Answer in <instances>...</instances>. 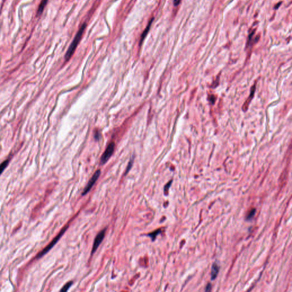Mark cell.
Wrapping results in <instances>:
<instances>
[{
	"label": "cell",
	"mask_w": 292,
	"mask_h": 292,
	"mask_svg": "<svg viewBox=\"0 0 292 292\" xmlns=\"http://www.w3.org/2000/svg\"><path fill=\"white\" fill-rule=\"evenodd\" d=\"M154 18H151V20L150 21V22L148 23L147 26H146V29H145V31H143V33H142V34L141 36V38H140V44H139L140 46L142 45V44L144 39L146 38V37L147 36L148 31L150 30L151 25H152V23H153V21H154Z\"/></svg>",
	"instance_id": "obj_7"
},
{
	"label": "cell",
	"mask_w": 292,
	"mask_h": 292,
	"mask_svg": "<svg viewBox=\"0 0 292 292\" xmlns=\"http://www.w3.org/2000/svg\"><path fill=\"white\" fill-rule=\"evenodd\" d=\"M161 233V229H158V230H156L155 231H154V232L150 233H148L147 235V236H149L150 238H151L152 241H154L156 237L160 235Z\"/></svg>",
	"instance_id": "obj_10"
},
{
	"label": "cell",
	"mask_w": 292,
	"mask_h": 292,
	"mask_svg": "<svg viewBox=\"0 0 292 292\" xmlns=\"http://www.w3.org/2000/svg\"><path fill=\"white\" fill-rule=\"evenodd\" d=\"M86 28V24L84 23L82 26L80 28L79 30L77 32V34L76 35L74 38L73 39V42H71V45H70L69 47L65 54V58L66 61H68L71 58L73 55L74 53L77 46L78 45L81 39L82 38V35L84 34V32L85 31V29Z\"/></svg>",
	"instance_id": "obj_1"
},
{
	"label": "cell",
	"mask_w": 292,
	"mask_h": 292,
	"mask_svg": "<svg viewBox=\"0 0 292 292\" xmlns=\"http://www.w3.org/2000/svg\"><path fill=\"white\" fill-rule=\"evenodd\" d=\"M100 134L99 133L98 131H97L96 133H95V135H94V138L96 139V140H99L100 138Z\"/></svg>",
	"instance_id": "obj_16"
},
{
	"label": "cell",
	"mask_w": 292,
	"mask_h": 292,
	"mask_svg": "<svg viewBox=\"0 0 292 292\" xmlns=\"http://www.w3.org/2000/svg\"><path fill=\"white\" fill-rule=\"evenodd\" d=\"M100 174H101V171H100V169H98L96 171V172L94 174L92 177H91V179L89 181L88 183L85 187V189L84 190L82 193V196H85L90 191V190L92 189V187L94 186V185L95 184V183L97 182V181L98 180L99 177H100Z\"/></svg>",
	"instance_id": "obj_4"
},
{
	"label": "cell",
	"mask_w": 292,
	"mask_h": 292,
	"mask_svg": "<svg viewBox=\"0 0 292 292\" xmlns=\"http://www.w3.org/2000/svg\"><path fill=\"white\" fill-rule=\"evenodd\" d=\"M73 284V281H69V282L67 283L63 286V288H62L60 291L62 292H67L69 289L72 286Z\"/></svg>",
	"instance_id": "obj_12"
},
{
	"label": "cell",
	"mask_w": 292,
	"mask_h": 292,
	"mask_svg": "<svg viewBox=\"0 0 292 292\" xmlns=\"http://www.w3.org/2000/svg\"><path fill=\"white\" fill-rule=\"evenodd\" d=\"M211 291V284H208L207 286V288H206V292H209Z\"/></svg>",
	"instance_id": "obj_18"
},
{
	"label": "cell",
	"mask_w": 292,
	"mask_h": 292,
	"mask_svg": "<svg viewBox=\"0 0 292 292\" xmlns=\"http://www.w3.org/2000/svg\"><path fill=\"white\" fill-rule=\"evenodd\" d=\"M255 213H256V209H252L249 213V214L246 217V220H251L253 217H254V215H255Z\"/></svg>",
	"instance_id": "obj_13"
},
{
	"label": "cell",
	"mask_w": 292,
	"mask_h": 292,
	"mask_svg": "<svg viewBox=\"0 0 292 292\" xmlns=\"http://www.w3.org/2000/svg\"><path fill=\"white\" fill-rule=\"evenodd\" d=\"M106 228H105L104 230L100 231L97 235L96 236L95 238L94 239L93 246H92V255L93 254H95L99 246L101 244L102 242L103 241V239L105 237V234H106Z\"/></svg>",
	"instance_id": "obj_5"
},
{
	"label": "cell",
	"mask_w": 292,
	"mask_h": 292,
	"mask_svg": "<svg viewBox=\"0 0 292 292\" xmlns=\"http://www.w3.org/2000/svg\"><path fill=\"white\" fill-rule=\"evenodd\" d=\"M181 1L182 0H174V6L175 7H177L180 4Z\"/></svg>",
	"instance_id": "obj_17"
},
{
	"label": "cell",
	"mask_w": 292,
	"mask_h": 292,
	"mask_svg": "<svg viewBox=\"0 0 292 292\" xmlns=\"http://www.w3.org/2000/svg\"><path fill=\"white\" fill-rule=\"evenodd\" d=\"M69 227V225H66L65 227H63L61 231H60V232L58 233V235L52 241V242L46 246L45 248H44L41 252H39L37 256V259H39V258H41L42 257V256H44L45 254H47L50 249H52L53 248V247L57 243V242L60 240V239L61 238L62 236L63 235V234L65 233V232H66V231L68 230Z\"/></svg>",
	"instance_id": "obj_2"
},
{
	"label": "cell",
	"mask_w": 292,
	"mask_h": 292,
	"mask_svg": "<svg viewBox=\"0 0 292 292\" xmlns=\"http://www.w3.org/2000/svg\"><path fill=\"white\" fill-rule=\"evenodd\" d=\"M115 143L114 142H111L108 146L107 148L106 149L104 153L102 155L101 158H100V164L101 165H104L110 159L111 156L114 152L115 150Z\"/></svg>",
	"instance_id": "obj_3"
},
{
	"label": "cell",
	"mask_w": 292,
	"mask_h": 292,
	"mask_svg": "<svg viewBox=\"0 0 292 292\" xmlns=\"http://www.w3.org/2000/svg\"><path fill=\"white\" fill-rule=\"evenodd\" d=\"M256 84H254V86L252 87V88L251 89V93H250V95L248 97V98L246 100V101L245 102L244 104L243 105V107H242V109L244 111H246V110L248 109V107L249 106V104L251 102V100H252L253 98H254V92L256 91Z\"/></svg>",
	"instance_id": "obj_6"
},
{
	"label": "cell",
	"mask_w": 292,
	"mask_h": 292,
	"mask_svg": "<svg viewBox=\"0 0 292 292\" xmlns=\"http://www.w3.org/2000/svg\"><path fill=\"white\" fill-rule=\"evenodd\" d=\"M47 2H48V0H41V2L39 4V6L38 10H37V15H41L44 9L46 7Z\"/></svg>",
	"instance_id": "obj_9"
},
{
	"label": "cell",
	"mask_w": 292,
	"mask_h": 292,
	"mask_svg": "<svg viewBox=\"0 0 292 292\" xmlns=\"http://www.w3.org/2000/svg\"><path fill=\"white\" fill-rule=\"evenodd\" d=\"M8 164H9V161L7 160V161H3L0 164V175L4 172V171L5 170V169L7 167Z\"/></svg>",
	"instance_id": "obj_11"
},
{
	"label": "cell",
	"mask_w": 292,
	"mask_h": 292,
	"mask_svg": "<svg viewBox=\"0 0 292 292\" xmlns=\"http://www.w3.org/2000/svg\"><path fill=\"white\" fill-rule=\"evenodd\" d=\"M133 161H134L133 159H132L130 161H129V164H128L127 167V169H126V172H125V175H126L129 172V171L131 169V167L132 166V164H133Z\"/></svg>",
	"instance_id": "obj_14"
},
{
	"label": "cell",
	"mask_w": 292,
	"mask_h": 292,
	"mask_svg": "<svg viewBox=\"0 0 292 292\" xmlns=\"http://www.w3.org/2000/svg\"><path fill=\"white\" fill-rule=\"evenodd\" d=\"M219 266L216 264V263H214L212 265V270H211V280H214L215 279L218 273H219Z\"/></svg>",
	"instance_id": "obj_8"
},
{
	"label": "cell",
	"mask_w": 292,
	"mask_h": 292,
	"mask_svg": "<svg viewBox=\"0 0 292 292\" xmlns=\"http://www.w3.org/2000/svg\"><path fill=\"white\" fill-rule=\"evenodd\" d=\"M171 183H172V181H170L169 183H167V184L165 185L164 191V192H165L166 194V192H168V191H169V187L171 185Z\"/></svg>",
	"instance_id": "obj_15"
}]
</instances>
